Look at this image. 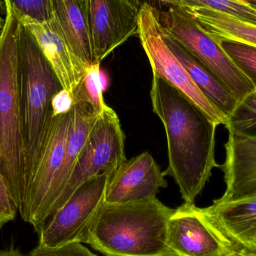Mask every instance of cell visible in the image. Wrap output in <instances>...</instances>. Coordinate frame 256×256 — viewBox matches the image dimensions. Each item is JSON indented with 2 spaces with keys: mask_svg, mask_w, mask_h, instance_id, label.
<instances>
[{
  "mask_svg": "<svg viewBox=\"0 0 256 256\" xmlns=\"http://www.w3.org/2000/svg\"><path fill=\"white\" fill-rule=\"evenodd\" d=\"M74 104V96L67 90H62L54 96L52 100V111L54 115L67 114L72 110Z\"/></svg>",
  "mask_w": 256,
  "mask_h": 256,
  "instance_id": "4316f807",
  "label": "cell"
},
{
  "mask_svg": "<svg viewBox=\"0 0 256 256\" xmlns=\"http://www.w3.org/2000/svg\"><path fill=\"white\" fill-rule=\"evenodd\" d=\"M164 4H170L171 7L180 8H185L188 6L185 0H158Z\"/></svg>",
  "mask_w": 256,
  "mask_h": 256,
  "instance_id": "f1b7e54d",
  "label": "cell"
},
{
  "mask_svg": "<svg viewBox=\"0 0 256 256\" xmlns=\"http://www.w3.org/2000/svg\"><path fill=\"white\" fill-rule=\"evenodd\" d=\"M18 72L25 189L52 116V98L63 88L36 38L28 26L21 22L18 36Z\"/></svg>",
  "mask_w": 256,
  "mask_h": 256,
  "instance_id": "3957f363",
  "label": "cell"
},
{
  "mask_svg": "<svg viewBox=\"0 0 256 256\" xmlns=\"http://www.w3.org/2000/svg\"><path fill=\"white\" fill-rule=\"evenodd\" d=\"M112 173H102L82 184L45 224L38 234V245L55 248L74 242L84 244L105 202Z\"/></svg>",
  "mask_w": 256,
  "mask_h": 256,
  "instance_id": "9c48e42d",
  "label": "cell"
},
{
  "mask_svg": "<svg viewBox=\"0 0 256 256\" xmlns=\"http://www.w3.org/2000/svg\"><path fill=\"white\" fill-rule=\"evenodd\" d=\"M162 15L161 22L166 36L180 44L210 70L238 102L255 91L219 44L204 32L184 9L171 7Z\"/></svg>",
  "mask_w": 256,
  "mask_h": 256,
  "instance_id": "8992f818",
  "label": "cell"
},
{
  "mask_svg": "<svg viewBox=\"0 0 256 256\" xmlns=\"http://www.w3.org/2000/svg\"><path fill=\"white\" fill-rule=\"evenodd\" d=\"M81 4H82V8L85 10L86 13V3L87 0H79Z\"/></svg>",
  "mask_w": 256,
  "mask_h": 256,
  "instance_id": "836d02e7",
  "label": "cell"
},
{
  "mask_svg": "<svg viewBox=\"0 0 256 256\" xmlns=\"http://www.w3.org/2000/svg\"><path fill=\"white\" fill-rule=\"evenodd\" d=\"M4 24H6V19H3V18L0 16V38H1L3 30H4Z\"/></svg>",
  "mask_w": 256,
  "mask_h": 256,
  "instance_id": "1f68e13d",
  "label": "cell"
},
{
  "mask_svg": "<svg viewBox=\"0 0 256 256\" xmlns=\"http://www.w3.org/2000/svg\"><path fill=\"white\" fill-rule=\"evenodd\" d=\"M166 244L172 256H228L237 246L200 208L186 203L168 220Z\"/></svg>",
  "mask_w": 256,
  "mask_h": 256,
  "instance_id": "30bf717a",
  "label": "cell"
},
{
  "mask_svg": "<svg viewBox=\"0 0 256 256\" xmlns=\"http://www.w3.org/2000/svg\"><path fill=\"white\" fill-rule=\"evenodd\" d=\"M109 78L100 69V63H96L87 68L84 80V90L88 102L97 115H100L106 104L104 93L109 86Z\"/></svg>",
  "mask_w": 256,
  "mask_h": 256,
  "instance_id": "603a6c76",
  "label": "cell"
},
{
  "mask_svg": "<svg viewBox=\"0 0 256 256\" xmlns=\"http://www.w3.org/2000/svg\"><path fill=\"white\" fill-rule=\"evenodd\" d=\"M70 124L72 110L60 115L52 114L18 207L22 220L30 224L38 234L45 225V208L64 161Z\"/></svg>",
  "mask_w": 256,
  "mask_h": 256,
  "instance_id": "5b68a950",
  "label": "cell"
},
{
  "mask_svg": "<svg viewBox=\"0 0 256 256\" xmlns=\"http://www.w3.org/2000/svg\"><path fill=\"white\" fill-rule=\"evenodd\" d=\"M224 126L228 134L256 140V90L238 102Z\"/></svg>",
  "mask_w": 256,
  "mask_h": 256,
  "instance_id": "ffe728a7",
  "label": "cell"
},
{
  "mask_svg": "<svg viewBox=\"0 0 256 256\" xmlns=\"http://www.w3.org/2000/svg\"><path fill=\"white\" fill-rule=\"evenodd\" d=\"M150 100L166 131L168 167L184 203L194 204L220 167L215 158L218 124L190 99L165 79L153 74Z\"/></svg>",
  "mask_w": 256,
  "mask_h": 256,
  "instance_id": "6da1fadb",
  "label": "cell"
},
{
  "mask_svg": "<svg viewBox=\"0 0 256 256\" xmlns=\"http://www.w3.org/2000/svg\"><path fill=\"white\" fill-rule=\"evenodd\" d=\"M164 36L170 49L185 68L196 86L227 118L236 108L237 99L210 70L194 58L180 44L166 36L165 33Z\"/></svg>",
  "mask_w": 256,
  "mask_h": 256,
  "instance_id": "ac0fdd59",
  "label": "cell"
},
{
  "mask_svg": "<svg viewBox=\"0 0 256 256\" xmlns=\"http://www.w3.org/2000/svg\"><path fill=\"white\" fill-rule=\"evenodd\" d=\"M242 1L256 8V0H242Z\"/></svg>",
  "mask_w": 256,
  "mask_h": 256,
  "instance_id": "d6a6232c",
  "label": "cell"
},
{
  "mask_svg": "<svg viewBox=\"0 0 256 256\" xmlns=\"http://www.w3.org/2000/svg\"><path fill=\"white\" fill-rule=\"evenodd\" d=\"M218 43L256 90V46L234 40H220Z\"/></svg>",
  "mask_w": 256,
  "mask_h": 256,
  "instance_id": "7402d4cb",
  "label": "cell"
},
{
  "mask_svg": "<svg viewBox=\"0 0 256 256\" xmlns=\"http://www.w3.org/2000/svg\"><path fill=\"white\" fill-rule=\"evenodd\" d=\"M30 256H98L81 243L67 244L55 248L38 245Z\"/></svg>",
  "mask_w": 256,
  "mask_h": 256,
  "instance_id": "d4e9b609",
  "label": "cell"
},
{
  "mask_svg": "<svg viewBox=\"0 0 256 256\" xmlns=\"http://www.w3.org/2000/svg\"><path fill=\"white\" fill-rule=\"evenodd\" d=\"M232 252H233V251H232Z\"/></svg>",
  "mask_w": 256,
  "mask_h": 256,
  "instance_id": "74e56055",
  "label": "cell"
},
{
  "mask_svg": "<svg viewBox=\"0 0 256 256\" xmlns=\"http://www.w3.org/2000/svg\"><path fill=\"white\" fill-rule=\"evenodd\" d=\"M21 24H43L54 19L51 0H4Z\"/></svg>",
  "mask_w": 256,
  "mask_h": 256,
  "instance_id": "44dd1931",
  "label": "cell"
},
{
  "mask_svg": "<svg viewBox=\"0 0 256 256\" xmlns=\"http://www.w3.org/2000/svg\"><path fill=\"white\" fill-rule=\"evenodd\" d=\"M54 16L74 54L88 68L96 64L86 13L79 0H51Z\"/></svg>",
  "mask_w": 256,
  "mask_h": 256,
  "instance_id": "e0dca14e",
  "label": "cell"
},
{
  "mask_svg": "<svg viewBox=\"0 0 256 256\" xmlns=\"http://www.w3.org/2000/svg\"><path fill=\"white\" fill-rule=\"evenodd\" d=\"M226 160L221 166L226 188L219 201L256 195V140L228 134Z\"/></svg>",
  "mask_w": 256,
  "mask_h": 256,
  "instance_id": "9a60e30c",
  "label": "cell"
},
{
  "mask_svg": "<svg viewBox=\"0 0 256 256\" xmlns=\"http://www.w3.org/2000/svg\"><path fill=\"white\" fill-rule=\"evenodd\" d=\"M124 140L118 115L105 104L80 153L58 210L87 180L102 173L114 172L127 160Z\"/></svg>",
  "mask_w": 256,
  "mask_h": 256,
  "instance_id": "ba28073f",
  "label": "cell"
},
{
  "mask_svg": "<svg viewBox=\"0 0 256 256\" xmlns=\"http://www.w3.org/2000/svg\"><path fill=\"white\" fill-rule=\"evenodd\" d=\"M206 34L220 40H234L256 48V25L207 7L186 6L184 8Z\"/></svg>",
  "mask_w": 256,
  "mask_h": 256,
  "instance_id": "d6986e66",
  "label": "cell"
},
{
  "mask_svg": "<svg viewBox=\"0 0 256 256\" xmlns=\"http://www.w3.org/2000/svg\"><path fill=\"white\" fill-rule=\"evenodd\" d=\"M238 1L240 2L245 3V2H244L242 1V0H238ZM245 4H246V3H245Z\"/></svg>",
  "mask_w": 256,
  "mask_h": 256,
  "instance_id": "d590c367",
  "label": "cell"
},
{
  "mask_svg": "<svg viewBox=\"0 0 256 256\" xmlns=\"http://www.w3.org/2000/svg\"><path fill=\"white\" fill-rule=\"evenodd\" d=\"M138 34L148 58L153 74L165 79L190 99L218 126L225 124L226 117L202 94L185 68L172 52L164 36V26L158 10L148 3L138 13Z\"/></svg>",
  "mask_w": 256,
  "mask_h": 256,
  "instance_id": "52a82bcc",
  "label": "cell"
},
{
  "mask_svg": "<svg viewBox=\"0 0 256 256\" xmlns=\"http://www.w3.org/2000/svg\"><path fill=\"white\" fill-rule=\"evenodd\" d=\"M18 212V206L4 178L0 174V228L13 221Z\"/></svg>",
  "mask_w": 256,
  "mask_h": 256,
  "instance_id": "484cf974",
  "label": "cell"
},
{
  "mask_svg": "<svg viewBox=\"0 0 256 256\" xmlns=\"http://www.w3.org/2000/svg\"><path fill=\"white\" fill-rule=\"evenodd\" d=\"M98 115L87 99L84 84L74 96L72 109V124L62 166L51 188L44 210L45 224L58 210L60 200L72 176L80 153Z\"/></svg>",
  "mask_w": 256,
  "mask_h": 256,
  "instance_id": "4fadbf2b",
  "label": "cell"
},
{
  "mask_svg": "<svg viewBox=\"0 0 256 256\" xmlns=\"http://www.w3.org/2000/svg\"><path fill=\"white\" fill-rule=\"evenodd\" d=\"M231 256H256V252L237 246L232 252Z\"/></svg>",
  "mask_w": 256,
  "mask_h": 256,
  "instance_id": "83f0119b",
  "label": "cell"
},
{
  "mask_svg": "<svg viewBox=\"0 0 256 256\" xmlns=\"http://www.w3.org/2000/svg\"><path fill=\"white\" fill-rule=\"evenodd\" d=\"M0 256H26L24 255L20 251L18 250L10 248L8 250H0Z\"/></svg>",
  "mask_w": 256,
  "mask_h": 256,
  "instance_id": "f546056e",
  "label": "cell"
},
{
  "mask_svg": "<svg viewBox=\"0 0 256 256\" xmlns=\"http://www.w3.org/2000/svg\"><path fill=\"white\" fill-rule=\"evenodd\" d=\"M138 13L130 0H87V22L96 62L138 34Z\"/></svg>",
  "mask_w": 256,
  "mask_h": 256,
  "instance_id": "8fae6325",
  "label": "cell"
},
{
  "mask_svg": "<svg viewBox=\"0 0 256 256\" xmlns=\"http://www.w3.org/2000/svg\"><path fill=\"white\" fill-rule=\"evenodd\" d=\"M0 38V174L18 208L24 191V141L20 98L18 36L20 22L6 4Z\"/></svg>",
  "mask_w": 256,
  "mask_h": 256,
  "instance_id": "277c9868",
  "label": "cell"
},
{
  "mask_svg": "<svg viewBox=\"0 0 256 256\" xmlns=\"http://www.w3.org/2000/svg\"><path fill=\"white\" fill-rule=\"evenodd\" d=\"M26 26L49 60L62 86L74 98L84 84L86 68L68 44L56 21L54 19L46 24Z\"/></svg>",
  "mask_w": 256,
  "mask_h": 256,
  "instance_id": "5bb4252c",
  "label": "cell"
},
{
  "mask_svg": "<svg viewBox=\"0 0 256 256\" xmlns=\"http://www.w3.org/2000/svg\"><path fill=\"white\" fill-rule=\"evenodd\" d=\"M167 186L165 174L153 156L143 152L126 160L110 174L105 202L121 204L156 198L160 190Z\"/></svg>",
  "mask_w": 256,
  "mask_h": 256,
  "instance_id": "7c38bea8",
  "label": "cell"
},
{
  "mask_svg": "<svg viewBox=\"0 0 256 256\" xmlns=\"http://www.w3.org/2000/svg\"><path fill=\"white\" fill-rule=\"evenodd\" d=\"M188 6L207 7L256 25V8L238 0H185Z\"/></svg>",
  "mask_w": 256,
  "mask_h": 256,
  "instance_id": "cb8c5ba5",
  "label": "cell"
},
{
  "mask_svg": "<svg viewBox=\"0 0 256 256\" xmlns=\"http://www.w3.org/2000/svg\"><path fill=\"white\" fill-rule=\"evenodd\" d=\"M0 14L6 15V6L4 0H0Z\"/></svg>",
  "mask_w": 256,
  "mask_h": 256,
  "instance_id": "4dcf8cb0",
  "label": "cell"
},
{
  "mask_svg": "<svg viewBox=\"0 0 256 256\" xmlns=\"http://www.w3.org/2000/svg\"><path fill=\"white\" fill-rule=\"evenodd\" d=\"M174 212L156 197L121 204L105 202L84 244L106 256H172L167 225Z\"/></svg>",
  "mask_w": 256,
  "mask_h": 256,
  "instance_id": "7a4b0ae2",
  "label": "cell"
},
{
  "mask_svg": "<svg viewBox=\"0 0 256 256\" xmlns=\"http://www.w3.org/2000/svg\"><path fill=\"white\" fill-rule=\"evenodd\" d=\"M250 250L254 251V252H256V242L255 243V244H254V248H252V249Z\"/></svg>",
  "mask_w": 256,
  "mask_h": 256,
  "instance_id": "e575fe53",
  "label": "cell"
},
{
  "mask_svg": "<svg viewBox=\"0 0 256 256\" xmlns=\"http://www.w3.org/2000/svg\"><path fill=\"white\" fill-rule=\"evenodd\" d=\"M200 212L236 246L252 250L256 242V195L233 201L214 200Z\"/></svg>",
  "mask_w": 256,
  "mask_h": 256,
  "instance_id": "2e32d148",
  "label": "cell"
},
{
  "mask_svg": "<svg viewBox=\"0 0 256 256\" xmlns=\"http://www.w3.org/2000/svg\"><path fill=\"white\" fill-rule=\"evenodd\" d=\"M231 256V254H230V256Z\"/></svg>",
  "mask_w": 256,
  "mask_h": 256,
  "instance_id": "8d00e7d4",
  "label": "cell"
}]
</instances>
